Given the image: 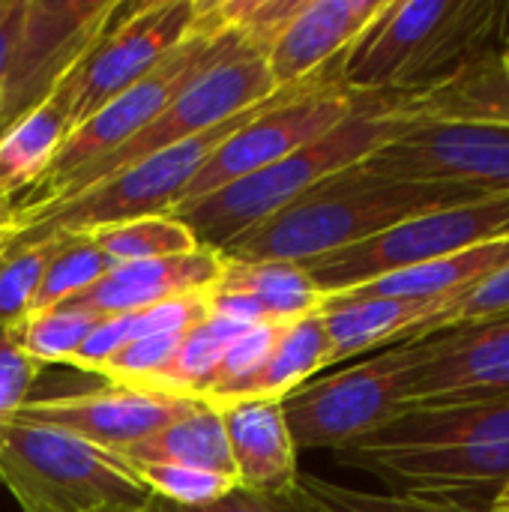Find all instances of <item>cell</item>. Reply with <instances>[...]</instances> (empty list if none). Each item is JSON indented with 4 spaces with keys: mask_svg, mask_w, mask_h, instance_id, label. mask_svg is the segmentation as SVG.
<instances>
[{
    "mask_svg": "<svg viewBox=\"0 0 509 512\" xmlns=\"http://www.w3.org/2000/svg\"><path fill=\"white\" fill-rule=\"evenodd\" d=\"M509 0H387L336 60V81L357 96L414 99L498 54Z\"/></svg>",
    "mask_w": 509,
    "mask_h": 512,
    "instance_id": "1",
    "label": "cell"
},
{
    "mask_svg": "<svg viewBox=\"0 0 509 512\" xmlns=\"http://www.w3.org/2000/svg\"><path fill=\"white\" fill-rule=\"evenodd\" d=\"M342 465L381 477L393 495L444 498L509 483V402L414 408L336 450Z\"/></svg>",
    "mask_w": 509,
    "mask_h": 512,
    "instance_id": "2",
    "label": "cell"
},
{
    "mask_svg": "<svg viewBox=\"0 0 509 512\" xmlns=\"http://www.w3.org/2000/svg\"><path fill=\"white\" fill-rule=\"evenodd\" d=\"M489 195L438 186L405 183L366 174L360 165L318 183L312 192L234 237L219 255L231 261H282L306 264L330 252L363 243L405 219L483 201Z\"/></svg>",
    "mask_w": 509,
    "mask_h": 512,
    "instance_id": "3",
    "label": "cell"
},
{
    "mask_svg": "<svg viewBox=\"0 0 509 512\" xmlns=\"http://www.w3.org/2000/svg\"><path fill=\"white\" fill-rule=\"evenodd\" d=\"M405 123L408 117L393 99L372 96L339 126L288 153L285 159L228 183L213 195L180 204L171 210V216H177L195 234L198 246L222 252L234 237L285 210L318 183L366 162L375 150L390 144Z\"/></svg>",
    "mask_w": 509,
    "mask_h": 512,
    "instance_id": "4",
    "label": "cell"
},
{
    "mask_svg": "<svg viewBox=\"0 0 509 512\" xmlns=\"http://www.w3.org/2000/svg\"><path fill=\"white\" fill-rule=\"evenodd\" d=\"M0 483L24 512H138L153 501L120 453L24 420L0 423Z\"/></svg>",
    "mask_w": 509,
    "mask_h": 512,
    "instance_id": "5",
    "label": "cell"
},
{
    "mask_svg": "<svg viewBox=\"0 0 509 512\" xmlns=\"http://www.w3.org/2000/svg\"><path fill=\"white\" fill-rule=\"evenodd\" d=\"M276 90L279 87L273 84L264 54L252 48L246 39L228 33L225 48L174 96V102L147 129H141L135 138H129L123 147H117L105 159L69 174L48 192L30 201H21L15 207H48V204L69 201L78 192L96 186L99 180H108L159 150H168L186 138L216 129L219 123L249 111L252 105H258Z\"/></svg>",
    "mask_w": 509,
    "mask_h": 512,
    "instance_id": "6",
    "label": "cell"
},
{
    "mask_svg": "<svg viewBox=\"0 0 509 512\" xmlns=\"http://www.w3.org/2000/svg\"><path fill=\"white\" fill-rule=\"evenodd\" d=\"M420 360L423 339H408L291 390L282 411L297 450H339L405 414Z\"/></svg>",
    "mask_w": 509,
    "mask_h": 512,
    "instance_id": "7",
    "label": "cell"
},
{
    "mask_svg": "<svg viewBox=\"0 0 509 512\" xmlns=\"http://www.w3.org/2000/svg\"><path fill=\"white\" fill-rule=\"evenodd\" d=\"M204 9L207 0H117L93 48L60 84L69 126H81L105 102L150 75L204 27Z\"/></svg>",
    "mask_w": 509,
    "mask_h": 512,
    "instance_id": "8",
    "label": "cell"
},
{
    "mask_svg": "<svg viewBox=\"0 0 509 512\" xmlns=\"http://www.w3.org/2000/svg\"><path fill=\"white\" fill-rule=\"evenodd\" d=\"M509 237V198H483L405 219L363 243L300 264L324 297Z\"/></svg>",
    "mask_w": 509,
    "mask_h": 512,
    "instance_id": "9",
    "label": "cell"
},
{
    "mask_svg": "<svg viewBox=\"0 0 509 512\" xmlns=\"http://www.w3.org/2000/svg\"><path fill=\"white\" fill-rule=\"evenodd\" d=\"M372 96L348 93L336 81V63H330L315 78L282 87L246 126H240L198 171V177L183 192L180 204L198 201L237 183L288 153L300 150L303 144L315 141L318 135L339 126L357 108H363ZM177 204V207H180Z\"/></svg>",
    "mask_w": 509,
    "mask_h": 512,
    "instance_id": "10",
    "label": "cell"
},
{
    "mask_svg": "<svg viewBox=\"0 0 509 512\" xmlns=\"http://www.w3.org/2000/svg\"><path fill=\"white\" fill-rule=\"evenodd\" d=\"M405 117V129L360 162L366 174L509 198V123L417 114Z\"/></svg>",
    "mask_w": 509,
    "mask_h": 512,
    "instance_id": "11",
    "label": "cell"
},
{
    "mask_svg": "<svg viewBox=\"0 0 509 512\" xmlns=\"http://www.w3.org/2000/svg\"><path fill=\"white\" fill-rule=\"evenodd\" d=\"M225 42H228V33L216 30L213 0H207L204 27L198 33H192L177 51H171L150 75H144L141 81L126 87L120 96L105 102L90 120L75 126L66 135L63 147L57 150L45 180L24 201L48 192L51 186H57L69 174L105 159L108 153L123 147L129 138H135L141 129H147L174 102V96L225 48Z\"/></svg>",
    "mask_w": 509,
    "mask_h": 512,
    "instance_id": "12",
    "label": "cell"
},
{
    "mask_svg": "<svg viewBox=\"0 0 509 512\" xmlns=\"http://www.w3.org/2000/svg\"><path fill=\"white\" fill-rule=\"evenodd\" d=\"M117 0H24L12 36L0 132L42 105L93 48Z\"/></svg>",
    "mask_w": 509,
    "mask_h": 512,
    "instance_id": "13",
    "label": "cell"
},
{
    "mask_svg": "<svg viewBox=\"0 0 509 512\" xmlns=\"http://www.w3.org/2000/svg\"><path fill=\"white\" fill-rule=\"evenodd\" d=\"M489 402H509V312L426 336L408 390V411Z\"/></svg>",
    "mask_w": 509,
    "mask_h": 512,
    "instance_id": "14",
    "label": "cell"
},
{
    "mask_svg": "<svg viewBox=\"0 0 509 512\" xmlns=\"http://www.w3.org/2000/svg\"><path fill=\"white\" fill-rule=\"evenodd\" d=\"M201 399L168 396L132 384H105L90 393L27 402L15 420L63 429L81 441L123 453L138 441L156 435L174 420L186 417Z\"/></svg>",
    "mask_w": 509,
    "mask_h": 512,
    "instance_id": "15",
    "label": "cell"
},
{
    "mask_svg": "<svg viewBox=\"0 0 509 512\" xmlns=\"http://www.w3.org/2000/svg\"><path fill=\"white\" fill-rule=\"evenodd\" d=\"M387 0H303L297 15L264 54L276 87H294L330 63L366 30Z\"/></svg>",
    "mask_w": 509,
    "mask_h": 512,
    "instance_id": "16",
    "label": "cell"
},
{
    "mask_svg": "<svg viewBox=\"0 0 509 512\" xmlns=\"http://www.w3.org/2000/svg\"><path fill=\"white\" fill-rule=\"evenodd\" d=\"M222 417L237 486L279 498L297 480V444L288 432L282 399H234L213 405Z\"/></svg>",
    "mask_w": 509,
    "mask_h": 512,
    "instance_id": "17",
    "label": "cell"
},
{
    "mask_svg": "<svg viewBox=\"0 0 509 512\" xmlns=\"http://www.w3.org/2000/svg\"><path fill=\"white\" fill-rule=\"evenodd\" d=\"M222 276V255L213 249H195L174 258L117 264L90 291L69 300L105 315H129L174 297L207 294Z\"/></svg>",
    "mask_w": 509,
    "mask_h": 512,
    "instance_id": "18",
    "label": "cell"
},
{
    "mask_svg": "<svg viewBox=\"0 0 509 512\" xmlns=\"http://www.w3.org/2000/svg\"><path fill=\"white\" fill-rule=\"evenodd\" d=\"M444 300H405V297H327L321 321L327 330V363L357 360L363 354L423 339L429 321Z\"/></svg>",
    "mask_w": 509,
    "mask_h": 512,
    "instance_id": "19",
    "label": "cell"
},
{
    "mask_svg": "<svg viewBox=\"0 0 509 512\" xmlns=\"http://www.w3.org/2000/svg\"><path fill=\"white\" fill-rule=\"evenodd\" d=\"M69 111L60 87L33 111L0 132V192L21 204L48 174L69 135Z\"/></svg>",
    "mask_w": 509,
    "mask_h": 512,
    "instance_id": "20",
    "label": "cell"
},
{
    "mask_svg": "<svg viewBox=\"0 0 509 512\" xmlns=\"http://www.w3.org/2000/svg\"><path fill=\"white\" fill-rule=\"evenodd\" d=\"M509 264V237L480 243L474 249L384 276L363 288H354L339 297H405V300H447L477 285L483 276Z\"/></svg>",
    "mask_w": 509,
    "mask_h": 512,
    "instance_id": "21",
    "label": "cell"
},
{
    "mask_svg": "<svg viewBox=\"0 0 509 512\" xmlns=\"http://www.w3.org/2000/svg\"><path fill=\"white\" fill-rule=\"evenodd\" d=\"M120 456L132 465H183V468L234 477V462H231L222 417L204 399L186 417L138 441Z\"/></svg>",
    "mask_w": 509,
    "mask_h": 512,
    "instance_id": "22",
    "label": "cell"
},
{
    "mask_svg": "<svg viewBox=\"0 0 509 512\" xmlns=\"http://www.w3.org/2000/svg\"><path fill=\"white\" fill-rule=\"evenodd\" d=\"M222 288H237L252 294L273 324L300 321L324 306V291L309 279L300 264L282 261H231L222 255Z\"/></svg>",
    "mask_w": 509,
    "mask_h": 512,
    "instance_id": "23",
    "label": "cell"
},
{
    "mask_svg": "<svg viewBox=\"0 0 509 512\" xmlns=\"http://www.w3.org/2000/svg\"><path fill=\"white\" fill-rule=\"evenodd\" d=\"M327 357H330V345L318 309L282 327L273 354L267 357L261 372L240 390L237 399H285L291 390L321 375L330 366Z\"/></svg>",
    "mask_w": 509,
    "mask_h": 512,
    "instance_id": "24",
    "label": "cell"
},
{
    "mask_svg": "<svg viewBox=\"0 0 509 512\" xmlns=\"http://www.w3.org/2000/svg\"><path fill=\"white\" fill-rule=\"evenodd\" d=\"M396 108L417 117H453V120H495L509 123V84L498 69V54L486 57L462 78L414 96L396 99Z\"/></svg>",
    "mask_w": 509,
    "mask_h": 512,
    "instance_id": "25",
    "label": "cell"
},
{
    "mask_svg": "<svg viewBox=\"0 0 509 512\" xmlns=\"http://www.w3.org/2000/svg\"><path fill=\"white\" fill-rule=\"evenodd\" d=\"M246 330V324L219 318V315H207L204 321H198L192 330H186L174 360L153 375L150 381L138 384L147 390H159L168 396H186V399H204L228 345ZM135 387V384H132Z\"/></svg>",
    "mask_w": 509,
    "mask_h": 512,
    "instance_id": "26",
    "label": "cell"
},
{
    "mask_svg": "<svg viewBox=\"0 0 509 512\" xmlns=\"http://www.w3.org/2000/svg\"><path fill=\"white\" fill-rule=\"evenodd\" d=\"M273 501L282 512H477L444 498L393 495V492L378 495L366 489L339 486L312 474H297V480Z\"/></svg>",
    "mask_w": 509,
    "mask_h": 512,
    "instance_id": "27",
    "label": "cell"
},
{
    "mask_svg": "<svg viewBox=\"0 0 509 512\" xmlns=\"http://www.w3.org/2000/svg\"><path fill=\"white\" fill-rule=\"evenodd\" d=\"M114 267L117 264H135V261H156V258H174L201 249L195 234L171 213L156 216H138L114 225H99L84 234Z\"/></svg>",
    "mask_w": 509,
    "mask_h": 512,
    "instance_id": "28",
    "label": "cell"
},
{
    "mask_svg": "<svg viewBox=\"0 0 509 512\" xmlns=\"http://www.w3.org/2000/svg\"><path fill=\"white\" fill-rule=\"evenodd\" d=\"M99 321L102 315L87 306L60 303L48 309H30L24 318L12 324V336L21 345V351L39 366H69V360Z\"/></svg>",
    "mask_w": 509,
    "mask_h": 512,
    "instance_id": "29",
    "label": "cell"
},
{
    "mask_svg": "<svg viewBox=\"0 0 509 512\" xmlns=\"http://www.w3.org/2000/svg\"><path fill=\"white\" fill-rule=\"evenodd\" d=\"M69 237L72 234L51 231L42 237L18 240L6 249L0 258V327H12L33 309L39 285Z\"/></svg>",
    "mask_w": 509,
    "mask_h": 512,
    "instance_id": "30",
    "label": "cell"
},
{
    "mask_svg": "<svg viewBox=\"0 0 509 512\" xmlns=\"http://www.w3.org/2000/svg\"><path fill=\"white\" fill-rule=\"evenodd\" d=\"M111 267L114 264L84 234H72L69 243L51 261V267H48V273H45V279L39 285L33 309H48V306H60V303H69V300L81 297L99 279H105V273Z\"/></svg>",
    "mask_w": 509,
    "mask_h": 512,
    "instance_id": "31",
    "label": "cell"
},
{
    "mask_svg": "<svg viewBox=\"0 0 509 512\" xmlns=\"http://www.w3.org/2000/svg\"><path fill=\"white\" fill-rule=\"evenodd\" d=\"M285 324H255V327H246L225 351L207 393H204V402L210 405H219V402H231L240 396V390L261 372V366L267 363V357L273 354L276 342H279V333H282Z\"/></svg>",
    "mask_w": 509,
    "mask_h": 512,
    "instance_id": "32",
    "label": "cell"
},
{
    "mask_svg": "<svg viewBox=\"0 0 509 512\" xmlns=\"http://www.w3.org/2000/svg\"><path fill=\"white\" fill-rule=\"evenodd\" d=\"M303 0H213V21L219 33H234L267 54Z\"/></svg>",
    "mask_w": 509,
    "mask_h": 512,
    "instance_id": "33",
    "label": "cell"
},
{
    "mask_svg": "<svg viewBox=\"0 0 509 512\" xmlns=\"http://www.w3.org/2000/svg\"><path fill=\"white\" fill-rule=\"evenodd\" d=\"M135 471L141 474L153 501H162L171 507L213 504V501H219L237 489L234 477L198 471V468H183V465H135Z\"/></svg>",
    "mask_w": 509,
    "mask_h": 512,
    "instance_id": "34",
    "label": "cell"
},
{
    "mask_svg": "<svg viewBox=\"0 0 509 512\" xmlns=\"http://www.w3.org/2000/svg\"><path fill=\"white\" fill-rule=\"evenodd\" d=\"M504 312H509V264H504L501 270H495L489 276H483L477 285L465 288L462 294L447 297L438 306L435 318L429 321L423 339L438 333V330H450V327L483 321V318L504 315Z\"/></svg>",
    "mask_w": 509,
    "mask_h": 512,
    "instance_id": "35",
    "label": "cell"
},
{
    "mask_svg": "<svg viewBox=\"0 0 509 512\" xmlns=\"http://www.w3.org/2000/svg\"><path fill=\"white\" fill-rule=\"evenodd\" d=\"M186 333H165V336H147V339H135L126 342L102 369L99 375L108 384H144L153 375H159L177 354L180 342Z\"/></svg>",
    "mask_w": 509,
    "mask_h": 512,
    "instance_id": "36",
    "label": "cell"
},
{
    "mask_svg": "<svg viewBox=\"0 0 509 512\" xmlns=\"http://www.w3.org/2000/svg\"><path fill=\"white\" fill-rule=\"evenodd\" d=\"M42 366L30 360L12 336V327H0V423L15 420V414L30 402V390Z\"/></svg>",
    "mask_w": 509,
    "mask_h": 512,
    "instance_id": "37",
    "label": "cell"
},
{
    "mask_svg": "<svg viewBox=\"0 0 509 512\" xmlns=\"http://www.w3.org/2000/svg\"><path fill=\"white\" fill-rule=\"evenodd\" d=\"M153 507H156V512H282L273 498L246 492L240 486L234 492H228L225 498H219L213 504H201V507H171L162 501H153Z\"/></svg>",
    "mask_w": 509,
    "mask_h": 512,
    "instance_id": "38",
    "label": "cell"
},
{
    "mask_svg": "<svg viewBox=\"0 0 509 512\" xmlns=\"http://www.w3.org/2000/svg\"><path fill=\"white\" fill-rule=\"evenodd\" d=\"M21 6H24V0H0V99H3V72H6L12 36H15L18 18H21Z\"/></svg>",
    "mask_w": 509,
    "mask_h": 512,
    "instance_id": "39",
    "label": "cell"
},
{
    "mask_svg": "<svg viewBox=\"0 0 509 512\" xmlns=\"http://www.w3.org/2000/svg\"><path fill=\"white\" fill-rule=\"evenodd\" d=\"M15 201L0 192V234H15Z\"/></svg>",
    "mask_w": 509,
    "mask_h": 512,
    "instance_id": "40",
    "label": "cell"
},
{
    "mask_svg": "<svg viewBox=\"0 0 509 512\" xmlns=\"http://www.w3.org/2000/svg\"><path fill=\"white\" fill-rule=\"evenodd\" d=\"M498 69H501L504 81L509 84V30H507V39H504V45H501V51H498Z\"/></svg>",
    "mask_w": 509,
    "mask_h": 512,
    "instance_id": "41",
    "label": "cell"
},
{
    "mask_svg": "<svg viewBox=\"0 0 509 512\" xmlns=\"http://www.w3.org/2000/svg\"><path fill=\"white\" fill-rule=\"evenodd\" d=\"M489 512H509V483L492 498V507H489Z\"/></svg>",
    "mask_w": 509,
    "mask_h": 512,
    "instance_id": "42",
    "label": "cell"
},
{
    "mask_svg": "<svg viewBox=\"0 0 509 512\" xmlns=\"http://www.w3.org/2000/svg\"><path fill=\"white\" fill-rule=\"evenodd\" d=\"M15 243V234H0V258L6 255V249Z\"/></svg>",
    "mask_w": 509,
    "mask_h": 512,
    "instance_id": "43",
    "label": "cell"
},
{
    "mask_svg": "<svg viewBox=\"0 0 509 512\" xmlns=\"http://www.w3.org/2000/svg\"><path fill=\"white\" fill-rule=\"evenodd\" d=\"M138 512H156V507H153V501H150V504H147L144 510H138Z\"/></svg>",
    "mask_w": 509,
    "mask_h": 512,
    "instance_id": "44",
    "label": "cell"
}]
</instances>
